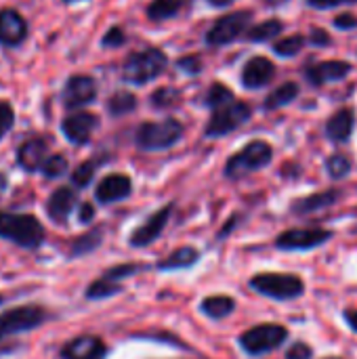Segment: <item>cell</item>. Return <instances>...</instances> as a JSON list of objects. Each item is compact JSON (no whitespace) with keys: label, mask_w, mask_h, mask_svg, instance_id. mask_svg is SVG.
Listing matches in <instances>:
<instances>
[{"label":"cell","mask_w":357,"mask_h":359,"mask_svg":"<svg viewBox=\"0 0 357 359\" xmlns=\"http://www.w3.org/2000/svg\"><path fill=\"white\" fill-rule=\"evenodd\" d=\"M168 67V57L162 48L149 46L141 53H133L126 57L122 65V80L128 84H149L156 78H160Z\"/></svg>","instance_id":"cell-1"},{"label":"cell","mask_w":357,"mask_h":359,"mask_svg":"<svg viewBox=\"0 0 357 359\" xmlns=\"http://www.w3.org/2000/svg\"><path fill=\"white\" fill-rule=\"evenodd\" d=\"M44 227L34 215L0 210V238L21 248H38L44 242Z\"/></svg>","instance_id":"cell-2"},{"label":"cell","mask_w":357,"mask_h":359,"mask_svg":"<svg viewBox=\"0 0 357 359\" xmlns=\"http://www.w3.org/2000/svg\"><path fill=\"white\" fill-rule=\"evenodd\" d=\"M183 137V124L177 118L143 122L135 130V145L141 151H164L175 147Z\"/></svg>","instance_id":"cell-3"},{"label":"cell","mask_w":357,"mask_h":359,"mask_svg":"<svg viewBox=\"0 0 357 359\" xmlns=\"http://www.w3.org/2000/svg\"><path fill=\"white\" fill-rule=\"evenodd\" d=\"M248 286L261 297L274 301H295L305 294V282L297 273H276V271L257 273L250 278Z\"/></svg>","instance_id":"cell-4"},{"label":"cell","mask_w":357,"mask_h":359,"mask_svg":"<svg viewBox=\"0 0 357 359\" xmlns=\"http://www.w3.org/2000/svg\"><path fill=\"white\" fill-rule=\"evenodd\" d=\"M271 160H274V147L263 139H255V141L246 143L238 154H234L225 162V177L234 179V181L244 179V177L269 166Z\"/></svg>","instance_id":"cell-5"},{"label":"cell","mask_w":357,"mask_h":359,"mask_svg":"<svg viewBox=\"0 0 357 359\" xmlns=\"http://www.w3.org/2000/svg\"><path fill=\"white\" fill-rule=\"evenodd\" d=\"M290 332L282 324H259L250 330L242 332L238 343L242 351L250 358H263L276 349H280L288 341Z\"/></svg>","instance_id":"cell-6"},{"label":"cell","mask_w":357,"mask_h":359,"mask_svg":"<svg viewBox=\"0 0 357 359\" xmlns=\"http://www.w3.org/2000/svg\"><path fill=\"white\" fill-rule=\"evenodd\" d=\"M252 116V107L244 101H231L219 109H213V116L204 128V137L208 139H219L225 135H231L240 126H244Z\"/></svg>","instance_id":"cell-7"},{"label":"cell","mask_w":357,"mask_h":359,"mask_svg":"<svg viewBox=\"0 0 357 359\" xmlns=\"http://www.w3.org/2000/svg\"><path fill=\"white\" fill-rule=\"evenodd\" d=\"M48 320V313L40 305H21L0 313V341L21 332H29L42 326Z\"/></svg>","instance_id":"cell-8"},{"label":"cell","mask_w":357,"mask_h":359,"mask_svg":"<svg viewBox=\"0 0 357 359\" xmlns=\"http://www.w3.org/2000/svg\"><path fill=\"white\" fill-rule=\"evenodd\" d=\"M335 238V231L322 227H299L288 229L276 238V248L284 252H307L328 244Z\"/></svg>","instance_id":"cell-9"},{"label":"cell","mask_w":357,"mask_h":359,"mask_svg":"<svg viewBox=\"0 0 357 359\" xmlns=\"http://www.w3.org/2000/svg\"><path fill=\"white\" fill-rule=\"evenodd\" d=\"M252 21V13L250 11H236L229 13L225 17H221L219 21H215V25L206 32L204 42L208 46H227L231 42H236L244 32H248Z\"/></svg>","instance_id":"cell-10"},{"label":"cell","mask_w":357,"mask_h":359,"mask_svg":"<svg viewBox=\"0 0 357 359\" xmlns=\"http://www.w3.org/2000/svg\"><path fill=\"white\" fill-rule=\"evenodd\" d=\"M95 99H97V82L93 76L76 74L65 80L63 90H61V103L67 109L86 107V105L95 103Z\"/></svg>","instance_id":"cell-11"},{"label":"cell","mask_w":357,"mask_h":359,"mask_svg":"<svg viewBox=\"0 0 357 359\" xmlns=\"http://www.w3.org/2000/svg\"><path fill=\"white\" fill-rule=\"evenodd\" d=\"M173 210H175V204L170 202V204H164V206H162L160 210H156L154 215H149V217L145 219V223L139 225V227L128 236L130 248H145V246L154 244V242L162 236L164 227L168 225V219H170Z\"/></svg>","instance_id":"cell-12"},{"label":"cell","mask_w":357,"mask_h":359,"mask_svg":"<svg viewBox=\"0 0 357 359\" xmlns=\"http://www.w3.org/2000/svg\"><path fill=\"white\" fill-rule=\"evenodd\" d=\"M99 126V118L90 111H74L61 120V133L72 145H86Z\"/></svg>","instance_id":"cell-13"},{"label":"cell","mask_w":357,"mask_h":359,"mask_svg":"<svg viewBox=\"0 0 357 359\" xmlns=\"http://www.w3.org/2000/svg\"><path fill=\"white\" fill-rule=\"evenodd\" d=\"M353 72L351 63L349 61H320V63H309L305 69H303V76L305 80L311 84V86H326V84H332V82H339V80H345L349 74Z\"/></svg>","instance_id":"cell-14"},{"label":"cell","mask_w":357,"mask_h":359,"mask_svg":"<svg viewBox=\"0 0 357 359\" xmlns=\"http://www.w3.org/2000/svg\"><path fill=\"white\" fill-rule=\"evenodd\" d=\"M27 21L23 15L15 8H2L0 11V46L15 48L25 42L27 38Z\"/></svg>","instance_id":"cell-15"},{"label":"cell","mask_w":357,"mask_h":359,"mask_svg":"<svg viewBox=\"0 0 357 359\" xmlns=\"http://www.w3.org/2000/svg\"><path fill=\"white\" fill-rule=\"evenodd\" d=\"M130 194H133V181L128 175H122V172H112V175L103 177L95 189V198L103 206L126 200Z\"/></svg>","instance_id":"cell-16"},{"label":"cell","mask_w":357,"mask_h":359,"mask_svg":"<svg viewBox=\"0 0 357 359\" xmlns=\"http://www.w3.org/2000/svg\"><path fill=\"white\" fill-rule=\"evenodd\" d=\"M61 359H105L107 358V347L99 337L84 334L67 341L61 351Z\"/></svg>","instance_id":"cell-17"},{"label":"cell","mask_w":357,"mask_h":359,"mask_svg":"<svg viewBox=\"0 0 357 359\" xmlns=\"http://www.w3.org/2000/svg\"><path fill=\"white\" fill-rule=\"evenodd\" d=\"M242 86L248 90H259L276 78V65L267 57H252L242 67Z\"/></svg>","instance_id":"cell-18"},{"label":"cell","mask_w":357,"mask_h":359,"mask_svg":"<svg viewBox=\"0 0 357 359\" xmlns=\"http://www.w3.org/2000/svg\"><path fill=\"white\" fill-rule=\"evenodd\" d=\"M76 204H78V194L72 187H67V185L57 187L46 200V215L53 223L65 225L69 215L74 212Z\"/></svg>","instance_id":"cell-19"},{"label":"cell","mask_w":357,"mask_h":359,"mask_svg":"<svg viewBox=\"0 0 357 359\" xmlns=\"http://www.w3.org/2000/svg\"><path fill=\"white\" fill-rule=\"evenodd\" d=\"M48 158V145L42 137H32L17 147V166L25 172H36Z\"/></svg>","instance_id":"cell-20"},{"label":"cell","mask_w":357,"mask_h":359,"mask_svg":"<svg viewBox=\"0 0 357 359\" xmlns=\"http://www.w3.org/2000/svg\"><path fill=\"white\" fill-rule=\"evenodd\" d=\"M343 198V191L332 187V189H324L305 198H299L290 204V212L295 215H311V212H320L326 208H332L335 204H339Z\"/></svg>","instance_id":"cell-21"},{"label":"cell","mask_w":357,"mask_h":359,"mask_svg":"<svg viewBox=\"0 0 357 359\" xmlns=\"http://www.w3.org/2000/svg\"><path fill=\"white\" fill-rule=\"evenodd\" d=\"M356 130V111L351 107L339 109L328 122H326V137L332 143H347Z\"/></svg>","instance_id":"cell-22"},{"label":"cell","mask_w":357,"mask_h":359,"mask_svg":"<svg viewBox=\"0 0 357 359\" xmlns=\"http://www.w3.org/2000/svg\"><path fill=\"white\" fill-rule=\"evenodd\" d=\"M200 261V252L194 246H181L175 252H170L166 259H162L156 269L158 271H181V269H189Z\"/></svg>","instance_id":"cell-23"},{"label":"cell","mask_w":357,"mask_h":359,"mask_svg":"<svg viewBox=\"0 0 357 359\" xmlns=\"http://www.w3.org/2000/svg\"><path fill=\"white\" fill-rule=\"evenodd\" d=\"M200 311L204 316H208L210 320H225L236 311V301L227 294H215V297H206L200 303Z\"/></svg>","instance_id":"cell-24"},{"label":"cell","mask_w":357,"mask_h":359,"mask_svg":"<svg viewBox=\"0 0 357 359\" xmlns=\"http://www.w3.org/2000/svg\"><path fill=\"white\" fill-rule=\"evenodd\" d=\"M301 88L297 82H284L282 86H278L276 90H271L263 103V109L267 111H274V109H280V107H286L290 105L297 97H299Z\"/></svg>","instance_id":"cell-25"},{"label":"cell","mask_w":357,"mask_h":359,"mask_svg":"<svg viewBox=\"0 0 357 359\" xmlns=\"http://www.w3.org/2000/svg\"><path fill=\"white\" fill-rule=\"evenodd\" d=\"M101 244H103V229L93 227V229H88L86 233L78 236V238L72 242L69 257H72V259L84 257V255H88V252H95Z\"/></svg>","instance_id":"cell-26"},{"label":"cell","mask_w":357,"mask_h":359,"mask_svg":"<svg viewBox=\"0 0 357 359\" xmlns=\"http://www.w3.org/2000/svg\"><path fill=\"white\" fill-rule=\"evenodd\" d=\"M105 107H107V114L112 118H122V116H128L130 111L137 109V97L128 90H116L109 95Z\"/></svg>","instance_id":"cell-27"},{"label":"cell","mask_w":357,"mask_h":359,"mask_svg":"<svg viewBox=\"0 0 357 359\" xmlns=\"http://www.w3.org/2000/svg\"><path fill=\"white\" fill-rule=\"evenodd\" d=\"M185 0H151L147 4V17L151 21H166L181 13Z\"/></svg>","instance_id":"cell-28"},{"label":"cell","mask_w":357,"mask_h":359,"mask_svg":"<svg viewBox=\"0 0 357 359\" xmlns=\"http://www.w3.org/2000/svg\"><path fill=\"white\" fill-rule=\"evenodd\" d=\"M122 292V284H118V282H112V280H107V278H99V280H95L88 288H86V292H84V297L88 299V301H103V299H112V297H116V294H120Z\"/></svg>","instance_id":"cell-29"},{"label":"cell","mask_w":357,"mask_h":359,"mask_svg":"<svg viewBox=\"0 0 357 359\" xmlns=\"http://www.w3.org/2000/svg\"><path fill=\"white\" fill-rule=\"evenodd\" d=\"M282 32H284V23H282L280 19H267V21H263V23L250 27L248 34H246V38H248L250 42H267V40L280 36Z\"/></svg>","instance_id":"cell-30"},{"label":"cell","mask_w":357,"mask_h":359,"mask_svg":"<svg viewBox=\"0 0 357 359\" xmlns=\"http://www.w3.org/2000/svg\"><path fill=\"white\" fill-rule=\"evenodd\" d=\"M236 97H234V90L229 86H225L223 82H213L210 88L206 90L204 95V105L208 109H219L227 103H231Z\"/></svg>","instance_id":"cell-31"},{"label":"cell","mask_w":357,"mask_h":359,"mask_svg":"<svg viewBox=\"0 0 357 359\" xmlns=\"http://www.w3.org/2000/svg\"><path fill=\"white\" fill-rule=\"evenodd\" d=\"M324 166H326L328 177L335 179V181H341L351 172V160L347 156H343V154H335V156L326 158Z\"/></svg>","instance_id":"cell-32"},{"label":"cell","mask_w":357,"mask_h":359,"mask_svg":"<svg viewBox=\"0 0 357 359\" xmlns=\"http://www.w3.org/2000/svg\"><path fill=\"white\" fill-rule=\"evenodd\" d=\"M303 46H305V38L299 36V34H295V36H288V38H282L280 42H276V44H274V53H276L278 57L288 59V57L299 55Z\"/></svg>","instance_id":"cell-33"},{"label":"cell","mask_w":357,"mask_h":359,"mask_svg":"<svg viewBox=\"0 0 357 359\" xmlns=\"http://www.w3.org/2000/svg\"><path fill=\"white\" fill-rule=\"evenodd\" d=\"M40 172L46 179H59L67 172V160L61 154H53L44 160V164L40 166Z\"/></svg>","instance_id":"cell-34"},{"label":"cell","mask_w":357,"mask_h":359,"mask_svg":"<svg viewBox=\"0 0 357 359\" xmlns=\"http://www.w3.org/2000/svg\"><path fill=\"white\" fill-rule=\"evenodd\" d=\"M97 170V162H82L80 166L74 168L72 172V183L74 187H88Z\"/></svg>","instance_id":"cell-35"},{"label":"cell","mask_w":357,"mask_h":359,"mask_svg":"<svg viewBox=\"0 0 357 359\" xmlns=\"http://www.w3.org/2000/svg\"><path fill=\"white\" fill-rule=\"evenodd\" d=\"M143 267L141 265H135V263H124V265H116V267H109L107 271H103V278L112 280V282H118L120 280H126L130 276H135L137 271H141Z\"/></svg>","instance_id":"cell-36"},{"label":"cell","mask_w":357,"mask_h":359,"mask_svg":"<svg viewBox=\"0 0 357 359\" xmlns=\"http://www.w3.org/2000/svg\"><path fill=\"white\" fill-rule=\"evenodd\" d=\"M124 42H126V34H124V29L120 25H112L105 32V36L101 38V46L103 48H120Z\"/></svg>","instance_id":"cell-37"},{"label":"cell","mask_w":357,"mask_h":359,"mask_svg":"<svg viewBox=\"0 0 357 359\" xmlns=\"http://www.w3.org/2000/svg\"><path fill=\"white\" fill-rule=\"evenodd\" d=\"M15 124V111L13 105L6 101H0V141L8 135V130Z\"/></svg>","instance_id":"cell-38"},{"label":"cell","mask_w":357,"mask_h":359,"mask_svg":"<svg viewBox=\"0 0 357 359\" xmlns=\"http://www.w3.org/2000/svg\"><path fill=\"white\" fill-rule=\"evenodd\" d=\"M177 67H179L181 72L189 74V76H196V74L202 72V61H200V57H196V55H187V57H181V59L177 61Z\"/></svg>","instance_id":"cell-39"},{"label":"cell","mask_w":357,"mask_h":359,"mask_svg":"<svg viewBox=\"0 0 357 359\" xmlns=\"http://www.w3.org/2000/svg\"><path fill=\"white\" fill-rule=\"evenodd\" d=\"M177 97H179L177 90H173V88H160V90H156L151 95V105H156V107H168L170 103H175Z\"/></svg>","instance_id":"cell-40"},{"label":"cell","mask_w":357,"mask_h":359,"mask_svg":"<svg viewBox=\"0 0 357 359\" xmlns=\"http://www.w3.org/2000/svg\"><path fill=\"white\" fill-rule=\"evenodd\" d=\"M314 358V349L303 343V341H297L288 351H286V359H311Z\"/></svg>","instance_id":"cell-41"},{"label":"cell","mask_w":357,"mask_h":359,"mask_svg":"<svg viewBox=\"0 0 357 359\" xmlns=\"http://www.w3.org/2000/svg\"><path fill=\"white\" fill-rule=\"evenodd\" d=\"M309 42L314 44V46H328V44H332V38H330V34L328 32H324L322 27H311V34H309Z\"/></svg>","instance_id":"cell-42"},{"label":"cell","mask_w":357,"mask_h":359,"mask_svg":"<svg viewBox=\"0 0 357 359\" xmlns=\"http://www.w3.org/2000/svg\"><path fill=\"white\" fill-rule=\"evenodd\" d=\"M356 2L357 0H307V4L318 11H328V8H337L343 4H356Z\"/></svg>","instance_id":"cell-43"},{"label":"cell","mask_w":357,"mask_h":359,"mask_svg":"<svg viewBox=\"0 0 357 359\" xmlns=\"http://www.w3.org/2000/svg\"><path fill=\"white\" fill-rule=\"evenodd\" d=\"M335 27L339 29H356L357 27V17L353 13H343L335 19Z\"/></svg>","instance_id":"cell-44"},{"label":"cell","mask_w":357,"mask_h":359,"mask_svg":"<svg viewBox=\"0 0 357 359\" xmlns=\"http://www.w3.org/2000/svg\"><path fill=\"white\" fill-rule=\"evenodd\" d=\"M93 219H95V208H93V204H82L80 206V212H78V221L82 223V225H90L93 223Z\"/></svg>","instance_id":"cell-45"},{"label":"cell","mask_w":357,"mask_h":359,"mask_svg":"<svg viewBox=\"0 0 357 359\" xmlns=\"http://www.w3.org/2000/svg\"><path fill=\"white\" fill-rule=\"evenodd\" d=\"M343 320H345V324L357 334V309H345L343 311Z\"/></svg>","instance_id":"cell-46"},{"label":"cell","mask_w":357,"mask_h":359,"mask_svg":"<svg viewBox=\"0 0 357 359\" xmlns=\"http://www.w3.org/2000/svg\"><path fill=\"white\" fill-rule=\"evenodd\" d=\"M231 2H236V0H208V4H210V6H215V8H223V6H229Z\"/></svg>","instance_id":"cell-47"},{"label":"cell","mask_w":357,"mask_h":359,"mask_svg":"<svg viewBox=\"0 0 357 359\" xmlns=\"http://www.w3.org/2000/svg\"><path fill=\"white\" fill-rule=\"evenodd\" d=\"M65 4H74V2H84V0H63Z\"/></svg>","instance_id":"cell-48"},{"label":"cell","mask_w":357,"mask_h":359,"mask_svg":"<svg viewBox=\"0 0 357 359\" xmlns=\"http://www.w3.org/2000/svg\"><path fill=\"white\" fill-rule=\"evenodd\" d=\"M2 301H4V297H0V305H2Z\"/></svg>","instance_id":"cell-49"},{"label":"cell","mask_w":357,"mask_h":359,"mask_svg":"<svg viewBox=\"0 0 357 359\" xmlns=\"http://www.w3.org/2000/svg\"><path fill=\"white\" fill-rule=\"evenodd\" d=\"M324 359H343V358H324Z\"/></svg>","instance_id":"cell-50"}]
</instances>
